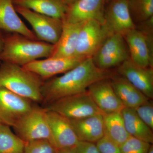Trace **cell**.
<instances>
[{
  "label": "cell",
  "instance_id": "obj_1",
  "mask_svg": "<svg viewBox=\"0 0 153 153\" xmlns=\"http://www.w3.org/2000/svg\"><path fill=\"white\" fill-rule=\"evenodd\" d=\"M108 70L98 68L92 57L82 60L63 75L43 82L41 87L43 102L48 104L65 97L82 93L94 82L109 78Z\"/></svg>",
  "mask_w": 153,
  "mask_h": 153
},
{
  "label": "cell",
  "instance_id": "obj_2",
  "mask_svg": "<svg viewBox=\"0 0 153 153\" xmlns=\"http://www.w3.org/2000/svg\"><path fill=\"white\" fill-rule=\"evenodd\" d=\"M54 47L53 44L13 33L4 38L0 60L22 66L40 58L50 57Z\"/></svg>",
  "mask_w": 153,
  "mask_h": 153
},
{
  "label": "cell",
  "instance_id": "obj_3",
  "mask_svg": "<svg viewBox=\"0 0 153 153\" xmlns=\"http://www.w3.org/2000/svg\"><path fill=\"white\" fill-rule=\"evenodd\" d=\"M42 79L22 66L4 63L0 67V87L36 102H43Z\"/></svg>",
  "mask_w": 153,
  "mask_h": 153
},
{
  "label": "cell",
  "instance_id": "obj_4",
  "mask_svg": "<svg viewBox=\"0 0 153 153\" xmlns=\"http://www.w3.org/2000/svg\"><path fill=\"white\" fill-rule=\"evenodd\" d=\"M44 109L57 113L68 120L103 114L87 91L57 100L47 104Z\"/></svg>",
  "mask_w": 153,
  "mask_h": 153
},
{
  "label": "cell",
  "instance_id": "obj_5",
  "mask_svg": "<svg viewBox=\"0 0 153 153\" xmlns=\"http://www.w3.org/2000/svg\"><path fill=\"white\" fill-rule=\"evenodd\" d=\"M13 128L14 133L25 142L46 139L52 143L46 111L44 108L33 107Z\"/></svg>",
  "mask_w": 153,
  "mask_h": 153
},
{
  "label": "cell",
  "instance_id": "obj_6",
  "mask_svg": "<svg viewBox=\"0 0 153 153\" xmlns=\"http://www.w3.org/2000/svg\"><path fill=\"white\" fill-rule=\"evenodd\" d=\"M92 58L96 66L103 70L118 67L130 59L128 47L123 36L118 34L109 35Z\"/></svg>",
  "mask_w": 153,
  "mask_h": 153
},
{
  "label": "cell",
  "instance_id": "obj_7",
  "mask_svg": "<svg viewBox=\"0 0 153 153\" xmlns=\"http://www.w3.org/2000/svg\"><path fill=\"white\" fill-rule=\"evenodd\" d=\"M17 13L27 21L38 40L55 45L62 32V20L38 13L29 9L15 6Z\"/></svg>",
  "mask_w": 153,
  "mask_h": 153
},
{
  "label": "cell",
  "instance_id": "obj_8",
  "mask_svg": "<svg viewBox=\"0 0 153 153\" xmlns=\"http://www.w3.org/2000/svg\"><path fill=\"white\" fill-rule=\"evenodd\" d=\"M108 36L103 25L97 21L84 22L78 35L74 57L82 60L92 57Z\"/></svg>",
  "mask_w": 153,
  "mask_h": 153
},
{
  "label": "cell",
  "instance_id": "obj_9",
  "mask_svg": "<svg viewBox=\"0 0 153 153\" xmlns=\"http://www.w3.org/2000/svg\"><path fill=\"white\" fill-rule=\"evenodd\" d=\"M103 26L109 35L123 36L136 28L129 9L128 0H109L105 5Z\"/></svg>",
  "mask_w": 153,
  "mask_h": 153
},
{
  "label": "cell",
  "instance_id": "obj_10",
  "mask_svg": "<svg viewBox=\"0 0 153 153\" xmlns=\"http://www.w3.org/2000/svg\"><path fill=\"white\" fill-rule=\"evenodd\" d=\"M123 37L132 62L143 68H153V34H144L135 28Z\"/></svg>",
  "mask_w": 153,
  "mask_h": 153
},
{
  "label": "cell",
  "instance_id": "obj_11",
  "mask_svg": "<svg viewBox=\"0 0 153 153\" xmlns=\"http://www.w3.org/2000/svg\"><path fill=\"white\" fill-rule=\"evenodd\" d=\"M33 108L30 100L0 87V121L13 126Z\"/></svg>",
  "mask_w": 153,
  "mask_h": 153
},
{
  "label": "cell",
  "instance_id": "obj_12",
  "mask_svg": "<svg viewBox=\"0 0 153 153\" xmlns=\"http://www.w3.org/2000/svg\"><path fill=\"white\" fill-rule=\"evenodd\" d=\"M107 0H77L68 5L63 20L68 23H84L95 20L103 25Z\"/></svg>",
  "mask_w": 153,
  "mask_h": 153
},
{
  "label": "cell",
  "instance_id": "obj_13",
  "mask_svg": "<svg viewBox=\"0 0 153 153\" xmlns=\"http://www.w3.org/2000/svg\"><path fill=\"white\" fill-rule=\"evenodd\" d=\"M82 60L75 57L68 58L47 57L43 60L32 61L23 68L29 70L42 79H48L60 74H64L79 64Z\"/></svg>",
  "mask_w": 153,
  "mask_h": 153
},
{
  "label": "cell",
  "instance_id": "obj_14",
  "mask_svg": "<svg viewBox=\"0 0 153 153\" xmlns=\"http://www.w3.org/2000/svg\"><path fill=\"white\" fill-rule=\"evenodd\" d=\"M46 111L52 143L57 149L75 147L79 141L69 120L57 113Z\"/></svg>",
  "mask_w": 153,
  "mask_h": 153
},
{
  "label": "cell",
  "instance_id": "obj_15",
  "mask_svg": "<svg viewBox=\"0 0 153 153\" xmlns=\"http://www.w3.org/2000/svg\"><path fill=\"white\" fill-rule=\"evenodd\" d=\"M87 91L103 114L120 112L125 107L115 93L109 78L98 80L91 84Z\"/></svg>",
  "mask_w": 153,
  "mask_h": 153
},
{
  "label": "cell",
  "instance_id": "obj_16",
  "mask_svg": "<svg viewBox=\"0 0 153 153\" xmlns=\"http://www.w3.org/2000/svg\"><path fill=\"white\" fill-rule=\"evenodd\" d=\"M117 73L127 79L148 98H153L152 67H140L129 59L118 66Z\"/></svg>",
  "mask_w": 153,
  "mask_h": 153
},
{
  "label": "cell",
  "instance_id": "obj_17",
  "mask_svg": "<svg viewBox=\"0 0 153 153\" xmlns=\"http://www.w3.org/2000/svg\"><path fill=\"white\" fill-rule=\"evenodd\" d=\"M69 120L79 141L96 143L104 136L103 114Z\"/></svg>",
  "mask_w": 153,
  "mask_h": 153
},
{
  "label": "cell",
  "instance_id": "obj_18",
  "mask_svg": "<svg viewBox=\"0 0 153 153\" xmlns=\"http://www.w3.org/2000/svg\"><path fill=\"white\" fill-rule=\"evenodd\" d=\"M0 30L38 40L18 16L13 0H0Z\"/></svg>",
  "mask_w": 153,
  "mask_h": 153
},
{
  "label": "cell",
  "instance_id": "obj_19",
  "mask_svg": "<svg viewBox=\"0 0 153 153\" xmlns=\"http://www.w3.org/2000/svg\"><path fill=\"white\" fill-rule=\"evenodd\" d=\"M109 80L115 93L125 107L134 108L149 100L127 79L117 73L111 74Z\"/></svg>",
  "mask_w": 153,
  "mask_h": 153
},
{
  "label": "cell",
  "instance_id": "obj_20",
  "mask_svg": "<svg viewBox=\"0 0 153 153\" xmlns=\"http://www.w3.org/2000/svg\"><path fill=\"white\" fill-rule=\"evenodd\" d=\"M62 32L49 57L68 58L74 57L77 39L84 23H70L62 20Z\"/></svg>",
  "mask_w": 153,
  "mask_h": 153
},
{
  "label": "cell",
  "instance_id": "obj_21",
  "mask_svg": "<svg viewBox=\"0 0 153 153\" xmlns=\"http://www.w3.org/2000/svg\"><path fill=\"white\" fill-rule=\"evenodd\" d=\"M13 1L14 6L61 20L65 17L68 6L64 0H13Z\"/></svg>",
  "mask_w": 153,
  "mask_h": 153
},
{
  "label": "cell",
  "instance_id": "obj_22",
  "mask_svg": "<svg viewBox=\"0 0 153 153\" xmlns=\"http://www.w3.org/2000/svg\"><path fill=\"white\" fill-rule=\"evenodd\" d=\"M121 114L126 130L131 136L153 143V130L139 117L134 108L124 107Z\"/></svg>",
  "mask_w": 153,
  "mask_h": 153
},
{
  "label": "cell",
  "instance_id": "obj_23",
  "mask_svg": "<svg viewBox=\"0 0 153 153\" xmlns=\"http://www.w3.org/2000/svg\"><path fill=\"white\" fill-rule=\"evenodd\" d=\"M104 136L120 147L131 136L120 112L103 114Z\"/></svg>",
  "mask_w": 153,
  "mask_h": 153
},
{
  "label": "cell",
  "instance_id": "obj_24",
  "mask_svg": "<svg viewBox=\"0 0 153 153\" xmlns=\"http://www.w3.org/2000/svg\"><path fill=\"white\" fill-rule=\"evenodd\" d=\"M25 146L10 127L0 124V153H24Z\"/></svg>",
  "mask_w": 153,
  "mask_h": 153
},
{
  "label": "cell",
  "instance_id": "obj_25",
  "mask_svg": "<svg viewBox=\"0 0 153 153\" xmlns=\"http://www.w3.org/2000/svg\"><path fill=\"white\" fill-rule=\"evenodd\" d=\"M134 23H142L153 17V0H128Z\"/></svg>",
  "mask_w": 153,
  "mask_h": 153
},
{
  "label": "cell",
  "instance_id": "obj_26",
  "mask_svg": "<svg viewBox=\"0 0 153 153\" xmlns=\"http://www.w3.org/2000/svg\"><path fill=\"white\" fill-rule=\"evenodd\" d=\"M57 150L49 140L41 139L25 142L24 153H57Z\"/></svg>",
  "mask_w": 153,
  "mask_h": 153
},
{
  "label": "cell",
  "instance_id": "obj_27",
  "mask_svg": "<svg viewBox=\"0 0 153 153\" xmlns=\"http://www.w3.org/2000/svg\"><path fill=\"white\" fill-rule=\"evenodd\" d=\"M151 144L130 136L121 145V153H147Z\"/></svg>",
  "mask_w": 153,
  "mask_h": 153
},
{
  "label": "cell",
  "instance_id": "obj_28",
  "mask_svg": "<svg viewBox=\"0 0 153 153\" xmlns=\"http://www.w3.org/2000/svg\"><path fill=\"white\" fill-rule=\"evenodd\" d=\"M139 117L153 129V105L149 100L145 103L134 108Z\"/></svg>",
  "mask_w": 153,
  "mask_h": 153
},
{
  "label": "cell",
  "instance_id": "obj_29",
  "mask_svg": "<svg viewBox=\"0 0 153 153\" xmlns=\"http://www.w3.org/2000/svg\"><path fill=\"white\" fill-rule=\"evenodd\" d=\"M96 143L100 153H121L120 146L104 136Z\"/></svg>",
  "mask_w": 153,
  "mask_h": 153
},
{
  "label": "cell",
  "instance_id": "obj_30",
  "mask_svg": "<svg viewBox=\"0 0 153 153\" xmlns=\"http://www.w3.org/2000/svg\"><path fill=\"white\" fill-rule=\"evenodd\" d=\"M76 153H100L93 143L79 141L76 146Z\"/></svg>",
  "mask_w": 153,
  "mask_h": 153
},
{
  "label": "cell",
  "instance_id": "obj_31",
  "mask_svg": "<svg viewBox=\"0 0 153 153\" xmlns=\"http://www.w3.org/2000/svg\"><path fill=\"white\" fill-rule=\"evenodd\" d=\"M57 153H76V147L66 149H57Z\"/></svg>",
  "mask_w": 153,
  "mask_h": 153
},
{
  "label": "cell",
  "instance_id": "obj_32",
  "mask_svg": "<svg viewBox=\"0 0 153 153\" xmlns=\"http://www.w3.org/2000/svg\"><path fill=\"white\" fill-rule=\"evenodd\" d=\"M3 41H4V38H3L0 35V53H1L3 48Z\"/></svg>",
  "mask_w": 153,
  "mask_h": 153
},
{
  "label": "cell",
  "instance_id": "obj_33",
  "mask_svg": "<svg viewBox=\"0 0 153 153\" xmlns=\"http://www.w3.org/2000/svg\"><path fill=\"white\" fill-rule=\"evenodd\" d=\"M65 2L68 5L71 4L72 3H74V2L76 1L77 0H64Z\"/></svg>",
  "mask_w": 153,
  "mask_h": 153
},
{
  "label": "cell",
  "instance_id": "obj_34",
  "mask_svg": "<svg viewBox=\"0 0 153 153\" xmlns=\"http://www.w3.org/2000/svg\"><path fill=\"white\" fill-rule=\"evenodd\" d=\"M147 153H153V145H151L150 146L149 148Z\"/></svg>",
  "mask_w": 153,
  "mask_h": 153
},
{
  "label": "cell",
  "instance_id": "obj_35",
  "mask_svg": "<svg viewBox=\"0 0 153 153\" xmlns=\"http://www.w3.org/2000/svg\"><path fill=\"white\" fill-rule=\"evenodd\" d=\"M1 123V121H0V124Z\"/></svg>",
  "mask_w": 153,
  "mask_h": 153
}]
</instances>
